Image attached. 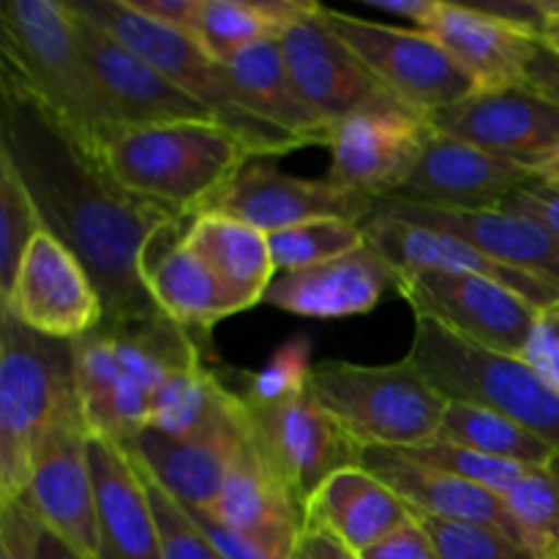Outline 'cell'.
I'll list each match as a JSON object with an SVG mask.
<instances>
[{
	"instance_id": "obj_1",
	"label": "cell",
	"mask_w": 559,
	"mask_h": 559,
	"mask_svg": "<svg viewBox=\"0 0 559 559\" xmlns=\"http://www.w3.org/2000/svg\"><path fill=\"white\" fill-rule=\"evenodd\" d=\"M0 151L25 180L47 233L91 273L104 304L102 325L158 314L147 289V254L164 229L189 216L126 191L102 153L5 69H0Z\"/></svg>"
},
{
	"instance_id": "obj_2",
	"label": "cell",
	"mask_w": 559,
	"mask_h": 559,
	"mask_svg": "<svg viewBox=\"0 0 559 559\" xmlns=\"http://www.w3.org/2000/svg\"><path fill=\"white\" fill-rule=\"evenodd\" d=\"M251 158L216 120L126 129L104 147V162L126 191L189 218L202 216Z\"/></svg>"
},
{
	"instance_id": "obj_3",
	"label": "cell",
	"mask_w": 559,
	"mask_h": 559,
	"mask_svg": "<svg viewBox=\"0 0 559 559\" xmlns=\"http://www.w3.org/2000/svg\"><path fill=\"white\" fill-rule=\"evenodd\" d=\"M0 55L9 74L104 156L115 129L87 69L69 3L9 0L0 11Z\"/></svg>"
},
{
	"instance_id": "obj_4",
	"label": "cell",
	"mask_w": 559,
	"mask_h": 559,
	"mask_svg": "<svg viewBox=\"0 0 559 559\" xmlns=\"http://www.w3.org/2000/svg\"><path fill=\"white\" fill-rule=\"evenodd\" d=\"M76 399L74 342L41 336L0 309V506L25 495L38 440Z\"/></svg>"
},
{
	"instance_id": "obj_5",
	"label": "cell",
	"mask_w": 559,
	"mask_h": 559,
	"mask_svg": "<svg viewBox=\"0 0 559 559\" xmlns=\"http://www.w3.org/2000/svg\"><path fill=\"white\" fill-rule=\"evenodd\" d=\"M87 16L102 22L129 49L162 71L175 87L207 109L224 129L233 131L254 158H282L306 147L287 131L276 129L249 109L235 87L229 69L218 63L194 38L175 33L131 9L126 0H74Z\"/></svg>"
},
{
	"instance_id": "obj_6",
	"label": "cell",
	"mask_w": 559,
	"mask_h": 559,
	"mask_svg": "<svg viewBox=\"0 0 559 559\" xmlns=\"http://www.w3.org/2000/svg\"><path fill=\"white\" fill-rule=\"evenodd\" d=\"M309 393L360 448L404 451L424 445L437 437L448 407V396L415 369L407 355L385 366L317 364Z\"/></svg>"
},
{
	"instance_id": "obj_7",
	"label": "cell",
	"mask_w": 559,
	"mask_h": 559,
	"mask_svg": "<svg viewBox=\"0 0 559 559\" xmlns=\"http://www.w3.org/2000/svg\"><path fill=\"white\" fill-rule=\"evenodd\" d=\"M407 358L442 396L497 409L559 456V393L522 358L469 344L418 314Z\"/></svg>"
},
{
	"instance_id": "obj_8",
	"label": "cell",
	"mask_w": 559,
	"mask_h": 559,
	"mask_svg": "<svg viewBox=\"0 0 559 559\" xmlns=\"http://www.w3.org/2000/svg\"><path fill=\"white\" fill-rule=\"evenodd\" d=\"M322 14L331 31L374 71L377 80L420 118H429L480 91L478 82L426 31L360 20L328 5H322Z\"/></svg>"
},
{
	"instance_id": "obj_9",
	"label": "cell",
	"mask_w": 559,
	"mask_h": 559,
	"mask_svg": "<svg viewBox=\"0 0 559 559\" xmlns=\"http://www.w3.org/2000/svg\"><path fill=\"white\" fill-rule=\"evenodd\" d=\"M278 41L295 87L328 126L355 115L420 118L331 31L320 3H311V9L295 20Z\"/></svg>"
},
{
	"instance_id": "obj_10",
	"label": "cell",
	"mask_w": 559,
	"mask_h": 559,
	"mask_svg": "<svg viewBox=\"0 0 559 559\" xmlns=\"http://www.w3.org/2000/svg\"><path fill=\"white\" fill-rule=\"evenodd\" d=\"M396 273V289L413 306V314L431 317L451 333L491 353L522 358L524 344L540 311L527 298L473 273Z\"/></svg>"
},
{
	"instance_id": "obj_11",
	"label": "cell",
	"mask_w": 559,
	"mask_h": 559,
	"mask_svg": "<svg viewBox=\"0 0 559 559\" xmlns=\"http://www.w3.org/2000/svg\"><path fill=\"white\" fill-rule=\"evenodd\" d=\"M87 431L80 399L49 424L33 453L27 491L20 497L49 533L82 557H98L96 489H93Z\"/></svg>"
},
{
	"instance_id": "obj_12",
	"label": "cell",
	"mask_w": 559,
	"mask_h": 559,
	"mask_svg": "<svg viewBox=\"0 0 559 559\" xmlns=\"http://www.w3.org/2000/svg\"><path fill=\"white\" fill-rule=\"evenodd\" d=\"M69 9L74 14L76 36L115 136L140 126L216 120L202 104L175 87L162 71L153 69L142 55L126 47L102 22L87 16L76 3H69Z\"/></svg>"
},
{
	"instance_id": "obj_13",
	"label": "cell",
	"mask_w": 559,
	"mask_h": 559,
	"mask_svg": "<svg viewBox=\"0 0 559 559\" xmlns=\"http://www.w3.org/2000/svg\"><path fill=\"white\" fill-rule=\"evenodd\" d=\"M0 309L41 336L80 342L104 322V304L74 251L44 229L31 243Z\"/></svg>"
},
{
	"instance_id": "obj_14",
	"label": "cell",
	"mask_w": 559,
	"mask_h": 559,
	"mask_svg": "<svg viewBox=\"0 0 559 559\" xmlns=\"http://www.w3.org/2000/svg\"><path fill=\"white\" fill-rule=\"evenodd\" d=\"M249 413L257 445L304 508L322 480L358 464V442L309 391L278 404H249Z\"/></svg>"
},
{
	"instance_id": "obj_15",
	"label": "cell",
	"mask_w": 559,
	"mask_h": 559,
	"mask_svg": "<svg viewBox=\"0 0 559 559\" xmlns=\"http://www.w3.org/2000/svg\"><path fill=\"white\" fill-rule=\"evenodd\" d=\"M440 134L533 169L559 145V107L524 85L478 91L453 107L429 115Z\"/></svg>"
},
{
	"instance_id": "obj_16",
	"label": "cell",
	"mask_w": 559,
	"mask_h": 559,
	"mask_svg": "<svg viewBox=\"0 0 559 559\" xmlns=\"http://www.w3.org/2000/svg\"><path fill=\"white\" fill-rule=\"evenodd\" d=\"M271 162L273 158H251L205 213L240 218L265 235L311 218H349L364 224L374 216L380 200L342 189L328 178H295Z\"/></svg>"
},
{
	"instance_id": "obj_17",
	"label": "cell",
	"mask_w": 559,
	"mask_h": 559,
	"mask_svg": "<svg viewBox=\"0 0 559 559\" xmlns=\"http://www.w3.org/2000/svg\"><path fill=\"white\" fill-rule=\"evenodd\" d=\"M533 180V169L440 134L429 126L424 153L393 200L445 211H497L508 197Z\"/></svg>"
},
{
	"instance_id": "obj_18",
	"label": "cell",
	"mask_w": 559,
	"mask_h": 559,
	"mask_svg": "<svg viewBox=\"0 0 559 559\" xmlns=\"http://www.w3.org/2000/svg\"><path fill=\"white\" fill-rule=\"evenodd\" d=\"M249 440L251 413L243 399V407L233 418L205 435L178 440L156 429H145L126 451L175 500L183 502L186 508L211 511Z\"/></svg>"
},
{
	"instance_id": "obj_19",
	"label": "cell",
	"mask_w": 559,
	"mask_h": 559,
	"mask_svg": "<svg viewBox=\"0 0 559 559\" xmlns=\"http://www.w3.org/2000/svg\"><path fill=\"white\" fill-rule=\"evenodd\" d=\"M429 120L402 115H355L333 126L328 180L371 200H388L413 175Z\"/></svg>"
},
{
	"instance_id": "obj_20",
	"label": "cell",
	"mask_w": 559,
	"mask_h": 559,
	"mask_svg": "<svg viewBox=\"0 0 559 559\" xmlns=\"http://www.w3.org/2000/svg\"><path fill=\"white\" fill-rule=\"evenodd\" d=\"M374 213L467 240L495 260L559 289V235L535 218L506 211H445L393 197L377 202Z\"/></svg>"
},
{
	"instance_id": "obj_21",
	"label": "cell",
	"mask_w": 559,
	"mask_h": 559,
	"mask_svg": "<svg viewBox=\"0 0 559 559\" xmlns=\"http://www.w3.org/2000/svg\"><path fill=\"white\" fill-rule=\"evenodd\" d=\"M396 284V267L364 243L338 260L278 273L262 304L309 320H342L374 311Z\"/></svg>"
},
{
	"instance_id": "obj_22",
	"label": "cell",
	"mask_w": 559,
	"mask_h": 559,
	"mask_svg": "<svg viewBox=\"0 0 559 559\" xmlns=\"http://www.w3.org/2000/svg\"><path fill=\"white\" fill-rule=\"evenodd\" d=\"M366 243L380 251L396 271H445V273H473V276L491 278L502 287L513 289L527 298L538 309H549L559 304V289L546 284L533 273L516 271L506 262L495 260L473 243L440 229L418 227V224L396 222L374 213L364 222Z\"/></svg>"
},
{
	"instance_id": "obj_23",
	"label": "cell",
	"mask_w": 559,
	"mask_h": 559,
	"mask_svg": "<svg viewBox=\"0 0 559 559\" xmlns=\"http://www.w3.org/2000/svg\"><path fill=\"white\" fill-rule=\"evenodd\" d=\"M87 459L96 489V559H164L145 480L129 451L91 435Z\"/></svg>"
},
{
	"instance_id": "obj_24",
	"label": "cell",
	"mask_w": 559,
	"mask_h": 559,
	"mask_svg": "<svg viewBox=\"0 0 559 559\" xmlns=\"http://www.w3.org/2000/svg\"><path fill=\"white\" fill-rule=\"evenodd\" d=\"M451 58L478 82L480 91L524 85L540 38L524 27L486 14L478 5L440 0L435 20L426 27Z\"/></svg>"
},
{
	"instance_id": "obj_25",
	"label": "cell",
	"mask_w": 559,
	"mask_h": 559,
	"mask_svg": "<svg viewBox=\"0 0 559 559\" xmlns=\"http://www.w3.org/2000/svg\"><path fill=\"white\" fill-rule=\"evenodd\" d=\"M191 222L194 218H180L153 240L145 273L158 311L197 336L211 333V328L227 317L249 311V306L224 287L222 278L200 257L186 249L183 238Z\"/></svg>"
},
{
	"instance_id": "obj_26",
	"label": "cell",
	"mask_w": 559,
	"mask_h": 559,
	"mask_svg": "<svg viewBox=\"0 0 559 559\" xmlns=\"http://www.w3.org/2000/svg\"><path fill=\"white\" fill-rule=\"evenodd\" d=\"M358 464L391 486L418 516L442 519V522H469L497 527L519 540L513 519L500 495L467 484L462 478L440 473L435 467L415 462L396 448L364 445ZM522 544V540H519Z\"/></svg>"
},
{
	"instance_id": "obj_27",
	"label": "cell",
	"mask_w": 559,
	"mask_h": 559,
	"mask_svg": "<svg viewBox=\"0 0 559 559\" xmlns=\"http://www.w3.org/2000/svg\"><path fill=\"white\" fill-rule=\"evenodd\" d=\"M413 516V508L360 464L322 480L304 508V524L325 527L353 551L369 549Z\"/></svg>"
},
{
	"instance_id": "obj_28",
	"label": "cell",
	"mask_w": 559,
	"mask_h": 559,
	"mask_svg": "<svg viewBox=\"0 0 559 559\" xmlns=\"http://www.w3.org/2000/svg\"><path fill=\"white\" fill-rule=\"evenodd\" d=\"M211 513L227 527L240 530L278 549L293 551L298 544V535L304 530V506L295 500L287 484L271 467L262 448L257 445L254 429Z\"/></svg>"
},
{
	"instance_id": "obj_29",
	"label": "cell",
	"mask_w": 559,
	"mask_h": 559,
	"mask_svg": "<svg viewBox=\"0 0 559 559\" xmlns=\"http://www.w3.org/2000/svg\"><path fill=\"white\" fill-rule=\"evenodd\" d=\"M74 377L82 415L93 437L129 448L147 429L151 393L123 374L102 328L74 342Z\"/></svg>"
},
{
	"instance_id": "obj_30",
	"label": "cell",
	"mask_w": 559,
	"mask_h": 559,
	"mask_svg": "<svg viewBox=\"0 0 559 559\" xmlns=\"http://www.w3.org/2000/svg\"><path fill=\"white\" fill-rule=\"evenodd\" d=\"M227 69L251 112L293 134L304 145H331L333 126H328L304 102L287 69L278 38H267L243 49L229 60Z\"/></svg>"
},
{
	"instance_id": "obj_31",
	"label": "cell",
	"mask_w": 559,
	"mask_h": 559,
	"mask_svg": "<svg viewBox=\"0 0 559 559\" xmlns=\"http://www.w3.org/2000/svg\"><path fill=\"white\" fill-rule=\"evenodd\" d=\"M183 243L249 309L262 304L267 287L276 278L267 235L240 218L224 216V213H202L191 222Z\"/></svg>"
},
{
	"instance_id": "obj_32",
	"label": "cell",
	"mask_w": 559,
	"mask_h": 559,
	"mask_svg": "<svg viewBox=\"0 0 559 559\" xmlns=\"http://www.w3.org/2000/svg\"><path fill=\"white\" fill-rule=\"evenodd\" d=\"M98 328L107 333L123 374L151 396L175 371L202 364L197 336H191L186 328H180L162 311L142 320Z\"/></svg>"
},
{
	"instance_id": "obj_33",
	"label": "cell",
	"mask_w": 559,
	"mask_h": 559,
	"mask_svg": "<svg viewBox=\"0 0 559 559\" xmlns=\"http://www.w3.org/2000/svg\"><path fill=\"white\" fill-rule=\"evenodd\" d=\"M243 407V396L222 385L211 369L202 364L175 371L151 396L147 429L167 437L189 440L216 429Z\"/></svg>"
},
{
	"instance_id": "obj_34",
	"label": "cell",
	"mask_w": 559,
	"mask_h": 559,
	"mask_svg": "<svg viewBox=\"0 0 559 559\" xmlns=\"http://www.w3.org/2000/svg\"><path fill=\"white\" fill-rule=\"evenodd\" d=\"M314 0H202L197 41L227 66L243 49L282 38Z\"/></svg>"
},
{
	"instance_id": "obj_35",
	"label": "cell",
	"mask_w": 559,
	"mask_h": 559,
	"mask_svg": "<svg viewBox=\"0 0 559 559\" xmlns=\"http://www.w3.org/2000/svg\"><path fill=\"white\" fill-rule=\"evenodd\" d=\"M437 440L456 442V445L473 448L484 456L522 464L530 469L551 467L559 459L544 440L522 429L516 420L506 418L484 404L462 402V399H448Z\"/></svg>"
},
{
	"instance_id": "obj_36",
	"label": "cell",
	"mask_w": 559,
	"mask_h": 559,
	"mask_svg": "<svg viewBox=\"0 0 559 559\" xmlns=\"http://www.w3.org/2000/svg\"><path fill=\"white\" fill-rule=\"evenodd\" d=\"M519 540L535 559L559 557V467L530 469L506 497Z\"/></svg>"
},
{
	"instance_id": "obj_37",
	"label": "cell",
	"mask_w": 559,
	"mask_h": 559,
	"mask_svg": "<svg viewBox=\"0 0 559 559\" xmlns=\"http://www.w3.org/2000/svg\"><path fill=\"white\" fill-rule=\"evenodd\" d=\"M276 271L289 273L300 267L338 260L366 243L364 224L349 218H311L295 227L267 235Z\"/></svg>"
},
{
	"instance_id": "obj_38",
	"label": "cell",
	"mask_w": 559,
	"mask_h": 559,
	"mask_svg": "<svg viewBox=\"0 0 559 559\" xmlns=\"http://www.w3.org/2000/svg\"><path fill=\"white\" fill-rule=\"evenodd\" d=\"M44 229L47 227L25 180L16 173L14 162L0 151V298L9 295L22 257Z\"/></svg>"
},
{
	"instance_id": "obj_39",
	"label": "cell",
	"mask_w": 559,
	"mask_h": 559,
	"mask_svg": "<svg viewBox=\"0 0 559 559\" xmlns=\"http://www.w3.org/2000/svg\"><path fill=\"white\" fill-rule=\"evenodd\" d=\"M402 453H407L415 462L426 464V467H435L440 473L453 475V478H462L467 484L480 486V489L491 491V495L506 497L524 475L530 473V467L522 464L502 462V459L484 456V453L473 451V448L456 445V442L445 440H429L424 445L404 448Z\"/></svg>"
},
{
	"instance_id": "obj_40",
	"label": "cell",
	"mask_w": 559,
	"mask_h": 559,
	"mask_svg": "<svg viewBox=\"0 0 559 559\" xmlns=\"http://www.w3.org/2000/svg\"><path fill=\"white\" fill-rule=\"evenodd\" d=\"M415 513V511H413ZM418 516V513H415ZM440 559H535L508 533L486 524L418 516Z\"/></svg>"
},
{
	"instance_id": "obj_41",
	"label": "cell",
	"mask_w": 559,
	"mask_h": 559,
	"mask_svg": "<svg viewBox=\"0 0 559 559\" xmlns=\"http://www.w3.org/2000/svg\"><path fill=\"white\" fill-rule=\"evenodd\" d=\"M311 342L295 336L276 349L260 371L249 374L246 391L240 396L249 404H278L309 391L311 380Z\"/></svg>"
},
{
	"instance_id": "obj_42",
	"label": "cell",
	"mask_w": 559,
	"mask_h": 559,
	"mask_svg": "<svg viewBox=\"0 0 559 559\" xmlns=\"http://www.w3.org/2000/svg\"><path fill=\"white\" fill-rule=\"evenodd\" d=\"M136 469H140L142 480H145L147 500H151L153 516H156L158 533H162L164 559H222V555L213 549L211 540L205 538V533L189 516V511L167 489H162L158 480L147 475L140 464H136Z\"/></svg>"
},
{
	"instance_id": "obj_43",
	"label": "cell",
	"mask_w": 559,
	"mask_h": 559,
	"mask_svg": "<svg viewBox=\"0 0 559 559\" xmlns=\"http://www.w3.org/2000/svg\"><path fill=\"white\" fill-rule=\"evenodd\" d=\"M180 506H183V502H180ZM186 511L194 519L197 527L205 533V538L211 540L213 549L222 555V559H289L295 551L278 549V546L265 544V540L260 538H251V535L240 533V530L227 527V524L218 522V519L213 516L211 511H205V508H186Z\"/></svg>"
},
{
	"instance_id": "obj_44",
	"label": "cell",
	"mask_w": 559,
	"mask_h": 559,
	"mask_svg": "<svg viewBox=\"0 0 559 559\" xmlns=\"http://www.w3.org/2000/svg\"><path fill=\"white\" fill-rule=\"evenodd\" d=\"M44 522L22 500L0 506V559H36Z\"/></svg>"
},
{
	"instance_id": "obj_45",
	"label": "cell",
	"mask_w": 559,
	"mask_h": 559,
	"mask_svg": "<svg viewBox=\"0 0 559 559\" xmlns=\"http://www.w3.org/2000/svg\"><path fill=\"white\" fill-rule=\"evenodd\" d=\"M522 360L559 393V304L538 311Z\"/></svg>"
},
{
	"instance_id": "obj_46",
	"label": "cell",
	"mask_w": 559,
	"mask_h": 559,
	"mask_svg": "<svg viewBox=\"0 0 559 559\" xmlns=\"http://www.w3.org/2000/svg\"><path fill=\"white\" fill-rule=\"evenodd\" d=\"M360 559H440L435 544H431L429 533L420 524L418 516L409 519L407 524L396 530V533L385 535L377 540L369 549L358 551Z\"/></svg>"
},
{
	"instance_id": "obj_47",
	"label": "cell",
	"mask_w": 559,
	"mask_h": 559,
	"mask_svg": "<svg viewBox=\"0 0 559 559\" xmlns=\"http://www.w3.org/2000/svg\"><path fill=\"white\" fill-rule=\"evenodd\" d=\"M497 211L530 216L559 235V183L535 178L533 183H527L516 194L508 197Z\"/></svg>"
},
{
	"instance_id": "obj_48",
	"label": "cell",
	"mask_w": 559,
	"mask_h": 559,
	"mask_svg": "<svg viewBox=\"0 0 559 559\" xmlns=\"http://www.w3.org/2000/svg\"><path fill=\"white\" fill-rule=\"evenodd\" d=\"M134 11H140L147 20L169 27L175 33L194 38L200 36V11L202 0H126ZM200 44V41H197Z\"/></svg>"
},
{
	"instance_id": "obj_49",
	"label": "cell",
	"mask_w": 559,
	"mask_h": 559,
	"mask_svg": "<svg viewBox=\"0 0 559 559\" xmlns=\"http://www.w3.org/2000/svg\"><path fill=\"white\" fill-rule=\"evenodd\" d=\"M289 559H360L358 551L349 549L344 540H338L336 535L328 533L325 527H317V524H304L298 535V544Z\"/></svg>"
},
{
	"instance_id": "obj_50",
	"label": "cell",
	"mask_w": 559,
	"mask_h": 559,
	"mask_svg": "<svg viewBox=\"0 0 559 559\" xmlns=\"http://www.w3.org/2000/svg\"><path fill=\"white\" fill-rule=\"evenodd\" d=\"M527 85L559 107V52L546 47L544 41H540L538 52L527 69Z\"/></svg>"
},
{
	"instance_id": "obj_51",
	"label": "cell",
	"mask_w": 559,
	"mask_h": 559,
	"mask_svg": "<svg viewBox=\"0 0 559 559\" xmlns=\"http://www.w3.org/2000/svg\"><path fill=\"white\" fill-rule=\"evenodd\" d=\"M366 3L374 5L377 11L413 22L415 31H426L429 22L435 20L440 0H366Z\"/></svg>"
},
{
	"instance_id": "obj_52",
	"label": "cell",
	"mask_w": 559,
	"mask_h": 559,
	"mask_svg": "<svg viewBox=\"0 0 559 559\" xmlns=\"http://www.w3.org/2000/svg\"><path fill=\"white\" fill-rule=\"evenodd\" d=\"M36 559H87V557H82L80 551L71 549L63 538H58V535L49 533V530L44 527L41 538H38Z\"/></svg>"
},
{
	"instance_id": "obj_53",
	"label": "cell",
	"mask_w": 559,
	"mask_h": 559,
	"mask_svg": "<svg viewBox=\"0 0 559 559\" xmlns=\"http://www.w3.org/2000/svg\"><path fill=\"white\" fill-rule=\"evenodd\" d=\"M533 173L538 180H551V183H559V145L544 158V162L538 164V167H533Z\"/></svg>"
},
{
	"instance_id": "obj_54",
	"label": "cell",
	"mask_w": 559,
	"mask_h": 559,
	"mask_svg": "<svg viewBox=\"0 0 559 559\" xmlns=\"http://www.w3.org/2000/svg\"><path fill=\"white\" fill-rule=\"evenodd\" d=\"M540 41H544L546 47L555 49V52H559V22H549V25H546L544 38H540Z\"/></svg>"
},
{
	"instance_id": "obj_55",
	"label": "cell",
	"mask_w": 559,
	"mask_h": 559,
	"mask_svg": "<svg viewBox=\"0 0 559 559\" xmlns=\"http://www.w3.org/2000/svg\"><path fill=\"white\" fill-rule=\"evenodd\" d=\"M557 467H559V459H557Z\"/></svg>"
},
{
	"instance_id": "obj_56",
	"label": "cell",
	"mask_w": 559,
	"mask_h": 559,
	"mask_svg": "<svg viewBox=\"0 0 559 559\" xmlns=\"http://www.w3.org/2000/svg\"><path fill=\"white\" fill-rule=\"evenodd\" d=\"M551 559H559V557H551Z\"/></svg>"
}]
</instances>
